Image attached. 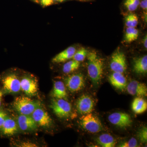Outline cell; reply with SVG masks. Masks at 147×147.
Wrapping results in <instances>:
<instances>
[{
  "instance_id": "obj_12",
  "label": "cell",
  "mask_w": 147,
  "mask_h": 147,
  "mask_svg": "<svg viewBox=\"0 0 147 147\" xmlns=\"http://www.w3.org/2000/svg\"><path fill=\"white\" fill-rule=\"evenodd\" d=\"M127 90L129 94L138 97H144L147 96V87L144 83L137 81H132L127 85Z\"/></svg>"
},
{
  "instance_id": "obj_32",
  "label": "cell",
  "mask_w": 147,
  "mask_h": 147,
  "mask_svg": "<svg viewBox=\"0 0 147 147\" xmlns=\"http://www.w3.org/2000/svg\"><path fill=\"white\" fill-rule=\"evenodd\" d=\"M144 45L146 49L147 48V36L146 35L144 39Z\"/></svg>"
},
{
  "instance_id": "obj_33",
  "label": "cell",
  "mask_w": 147,
  "mask_h": 147,
  "mask_svg": "<svg viewBox=\"0 0 147 147\" xmlns=\"http://www.w3.org/2000/svg\"><path fill=\"white\" fill-rule=\"evenodd\" d=\"M3 96V92L1 90H0V107L1 105L2 101V98Z\"/></svg>"
},
{
  "instance_id": "obj_14",
  "label": "cell",
  "mask_w": 147,
  "mask_h": 147,
  "mask_svg": "<svg viewBox=\"0 0 147 147\" xmlns=\"http://www.w3.org/2000/svg\"><path fill=\"white\" fill-rule=\"evenodd\" d=\"M0 131L3 135L5 136L14 135L18 131L17 123L13 119L7 117L0 127Z\"/></svg>"
},
{
  "instance_id": "obj_15",
  "label": "cell",
  "mask_w": 147,
  "mask_h": 147,
  "mask_svg": "<svg viewBox=\"0 0 147 147\" xmlns=\"http://www.w3.org/2000/svg\"><path fill=\"white\" fill-rule=\"evenodd\" d=\"M109 80L112 86L121 90H123L127 85L126 78L122 73L113 72L109 76Z\"/></svg>"
},
{
  "instance_id": "obj_4",
  "label": "cell",
  "mask_w": 147,
  "mask_h": 147,
  "mask_svg": "<svg viewBox=\"0 0 147 147\" xmlns=\"http://www.w3.org/2000/svg\"><path fill=\"white\" fill-rule=\"evenodd\" d=\"M50 107L54 114L60 118H68L71 113V103L64 99L53 98L50 102Z\"/></svg>"
},
{
  "instance_id": "obj_13",
  "label": "cell",
  "mask_w": 147,
  "mask_h": 147,
  "mask_svg": "<svg viewBox=\"0 0 147 147\" xmlns=\"http://www.w3.org/2000/svg\"><path fill=\"white\" fill-rule=\"evenodd\" d=\"M17 123L19 128L24 131H31L36 129L37 124L30 115H20L17 119Z\"/></svg>"
},
{
  "instance_id": "obj_31",
  "label": "cell",
  "mask_w": 147,
  "mask_h": 147,
  "mask_svg": "<svg viewBox=\"0 0 147 147\" xmlns=\"http://www.w3.org/2000/svg\"><path fill=\"white\" fill-rule=\"evenodd\" d=\"M131 3L136 8H138L140 4V0H127Z\"/></svg>"
},
{
  "instance_id": "obj_5",
  "label": "cell",
  "mask_w": 147,
  "mask_h": 147,
  "mask_svg": "<svg viewBox=\"0 0 147 147\" xmlns=\"http://www.w3.org/2000/svg\"><path fill=\"white\" fill-rule=\"evenodd\" d=\"M110 67L113 72L123 73L127 69L126 57L123 52L117 50L112 55Z\"/></svg>"
},
{
  "instance_id": "obj_25",
  "label": "cell",
  "mask_w": 147,
  "mask_h": 147,
  "mask_svg": "<svg viewBox=\"0 0 147 147\" xmlns=\"http://www.w3.org/2000/svg\"><path fill=\"white\" fill-rule=\"evenodd\" d=\"M121 147H138V142L135 138H131L128 141L122 143L119 146Z\"/></svg>"
},
{
  "instance_id": "obj_23",
  "label": "cell",
  "mask_w": 147,
  "mask_h": 147,
  "mask_svg": "<svg viewBox=\"0 0 147 147\" xmlns=\"http://www.w3.org/2000/svg\"><path fill=\"white\" fill-rule=\"evenodd\" d=\"M88 54V52L86 49L82 47L77 52L76 51L72 59L74 60L81 62L85 59Z\"/></svg>"
},
{
  "instance_id": "obj_20",
  "label": "cell",
  "mask_w": 147,
  "mask_h": 147,
  "mask_svg": "<svg viewBox=\"0 0 147 147\" xmlns=\"http://www.w3.org/2000/svg\"><path fill=\"white\" fill-rule=\"evenodd\" d=\"M98 144L103 147H114L116 144V141L111 134L105 133L100 134L97 139Z\"/></svg>"
},
{
  "instance_id": "obj_9",
  "label": "cell",
  "mask_w": 147,
  "mask_h": 147,
  "mask_svg": "<svg viewBox=\"0 0 147 147\" xmlns=\"http://www.w3.org/2000/svg\"><path fill=\"white\" fill-rule=\"evenodd\" d=\"M94 104L93 99L91 96L84 94L79 97L76 101V110L81 115H86L92 112Z\"/></svg>"
},
{
  "instance_id": "obj_3",
  "label": "cell",
  "mask_w": 147,
  "mask_h": 147,
  "mask_svg": "<svg viewBox=\"0 0 147 147\" xmlns=\"http://www.w3.org/2000/svg\"><path fill=\"white\" fill-rule=\"evenodd\" d=\"M79 123L82 128L90 133H98L103 130L100 119L92 113L81 117Z\"/></svg>"
},
{
  "instance_id": "obj_10",
  "label": "cell",
  "mask_w": 147,
  "mask_h": 147,
  "mask_svg": "<svg viewBox=\"0 0 147 147\" xmlns=\"http://www.w3.org/2000/svg\"><path fill=\"white\" fill-rule=\"evenodd\" d=\"M32 117L38 125L48 128L52 125L53 121L48 113L41 107L37 108L32 113Z\"/></svg>"
},
{
  "instance_id": "obj_22",
  "label": "cell",
  "mask_w": 147,
  "mask_h": 147,
  "mask_svg": "<svg viewBox=\"0 0 147 147\" xmlns=\"http://www.w3.org/2000/svg\"><path fill=\"white\" fill-rule=\"evenodd\" d=\"M80 65V62L74 60L69 61L64 65L63 71L65 74L71 73L78 69Z\"/></svg>"
},
{
  "instance_id": "obj_11",
  "label": "cell",
  "mask_w": 147,
  "mask_h": 147,
  "mask_svg": "<svg viewBox=\"0 0 147 147\" xmlns=\"http://www.w3.org/2000/svg\"><path fill=\"white\" fill-rule=\"evenodd\" d=\"M21 90L29 96L36 94L38 90V86L36 80L31 77H24L21 81Z\"/></svg>"
},
{
  "instance_id": "obj_8",
  "label": "cell",
  "mask_w": 147,
  "mask_h": 147,
  "mask_svg": "<svg viewBox=\"0 0 147 147\" xmlns=\"http://www.w3.org/2000/svg\"><path fill=\"white\" fill-rule=\"evenodd\" d=\"M66 86L71 92L79 91L85 87L84 76L81 73L69 76L65 79Z\"/></svg>"
},
{
  "instance_id": "obj_2",
  "label": "cell",
  "mask_w": 147,
  "mask_h": 147,
  "mask_svg": "<svg viewBox=\"0 0 147 147\" xmlns=\"http://www.w3.org/2000/svg\"><path fill=\"white\" fill-rule=\"evenodd\" d=\"M13 106L20 115H30L36 109L40 107V103L30 97L20 96L15 98Z\"/></svg>"
},
{
  "instance_id": "obj_30",
  "label": "cell",
  "mask_w": 147,
  "mask_h": 147,
  "mask_svg": "<svg viewBox=\"0 0 147 147\" xmlns=\"http://www.w3.org/2000/svg\"><path fill=\"white\" fill-rule=\"evenodd\" d=\"M139 5L141 6V8L143 9L144 10L147 11V0H142L140 1Z\"/></svg>"
},
{
  "instance_id": "obj_36",
  "label": "cell",
  "mask_w": 147,
  "mask_h": 147,
  "mask_svg": "<svg viewBox=\"0 0 147 147\" xmlns=\"http://www.w3.org/2000/svg\"><path fill=\"white\" fill-rule=\"evenodd\" d=\"M78 1H90V0H78Z\"/></svg>"
},
{
  "instance_id": "obj_27",
  "label": "cell",
  "mask_w": 147,
  "mask_h": 147,
  "mask_svg": "<svg viewBox=\"0 0 147 147\" xmlns=\"http://www.w3.org/2000/svg\"><path fill=\"white\" fill-rule=\"evenodd\" d=\"M7 115L5 112L3 110H0V127H1Z\"/></svg>"
},
{
  "instance_id": "obj_16",
  "label": "cell",
  "mask_w": 147,
  "mask_h": 147,
  "mask_svg": "<svg viewBox=\"0 0 147 147\" xmlns=\"http://www.w3.org/2000/svg\"><path fill=\"white\" fill-rule=\"evenodd\" d=\"M76 51L75 47L70 46L56 55L52 59V62L54 63H59L72 59Z\"/></svg>"
},
{
  "instance_id": "obj_34",
  "label": "cell",
  "mask_w": 147,
  "mask_h": 147,
  "mask_svg": "<svg viewBox=\"0 0 147 147\" xmlns=\"http://www.w3.org/2000/svg\"><path fill=\"white\" fill-rule=\"evenodd\" d=\"M53 1H54L57 2L62 3L65 1V0H53Z\"/></svg>"
},
{
  "instance_id": "obj_29",
  "label": "cell",
  "mask_w": 147,
  "mask_h": 147,
  "mask_svg": "<svg viewBox=\"0 0 147 147\" xmlns=\"http://www.w3.org/2000/svg\"><path fill=\"white\" fill-rule=\"evenodd\" d=\"M20 147H37V146L34 143H32V142H24L21 143L19 145Z\"/></svg>"
},
{
  "instance_id": "obj_7",
  "label": "cell",
  "mask_w": 147,
  "mask_h": 147,
  "mask_svg": "<svg viewBox=\"0 0 147 147\" xmlns=\"http://www.w3.org/2000/svg\"><path fill=\"white\" fill-rule=\"evenodd\" d=\"M2 82L4 90L7 92L15 93L21 90L20 80L14 74L6 75L3 78Z\"/></svg>"
},
{
  "instance_id": "obj_19",
  "label": "cell",
  "mask_w": 147,
  "mask_h": 147,
  "mask_svg": "<svg viewBox=\"0 0 147 147\" xmlns=\"http://www.w3.org/2000/svg\"><path fill=\"white\" fill-rule=\"evenodd\" d=\"M133 69L136 73L139 74H144L147 71V56L136 59L134 61Z\"/></svg>"
},
{
  "instance_id": "obj_1",
  "label": "cell",
  "mask_w": 147,
  "mask_h": 147,
  "mask_svg": "<svg viewBox=\"0 0 147 147\" xmlns=\"http://www.w3.org/2000/svg\"><path fill=\"white\" fill-rule=\"evenodd\" d=\"M88 74L93 84L98 85L101 82L103 74V60L94 51L88 54Z\"/></svg>"
},
{
  "instance_id": "obj_6",
  "label": "cell",
  "mask_w": 147,
  "mask_h": 147,
  "mask_svg": "<svg viewBox=\"0 0 147 147\" xmlns=\"http://www.w3.org/2000/svg\"><path fill=\"white\" fill-rule=\"evenodd\" d=\"M108 119L111 123L121 128H126L131 125V117L126 113L116 112L109 115Z\"/></svg>"
},
{
  "instance_id": "obj_35",
  "label": "cell",
  "mask_w": 147,
  "mask_h": 147,
  "mask_svg": "<svg viewBox=\"0 0 147 147\" xmlns=\"http://www.w3.org/2000/svg\"><path fill=\"white\" fill-rule=\"evenodd\" d=\"M32 1H33L34 2L37 3H39V0H32Z\"/></svg>"
},
{
  "instance_id": "obj_21",
  "label": "cell",
  "mask_w": 147,
  "mask_h": 147,
  "mask_svg": "<svg viewBox=\"0 0 147 147\" xmlns=\"http://www.w3.org/2000/svg\"><path fill=\"white\" fill-rule=\"evenodd\" d=\"M139 31L133 27H127L125 36V40L127 42H131L137 39Z\"/></svg>"
},
{
  "instance_id": "obj_26",
  "label": "cell",
  "mask_w": 147,
  "mask_h": 147,
  "mask_svg": "<svg viewBox=\"0 0 147 147\" xmlns=\"http://www.w3.org/2000/svg\"><path fill=\"white\" fill-rule=\"evenodd\" d=\"M129 15L131 21V27L135 28L138 24V18L137 15L134 13H131Z\"/></svg>"
},
{
  "instance_id": "obj_24",
  "label": "cell",
  "mask_w": 147,
  "mask_h": 147,
  "mask_svg": "<svg viewBox=\"0 0 147 147\" xmlns=\"http://www.w3.org/2000/svg\"><path fill=\"white\" fill-rule=\"evenodd\" d=\"M138 137L141 142L146 143L147 142V128L146 127H144L139 130L138 133Z\"/></svg>"
},
{
  "instance_id": "obj_17",
  "label": "cell",
  "mask_w": 147,
  "mask_h": 147,
  "mask_svg": "<svg viewBox=\"0 0 147 147\" xmlns=\"http://www.w3.org/2000/svg\"><path fill=\"white\" fill-rule=\"evenodd\" d=\"M52 96L54 98H61L67 100L68 95L65 85L63 82L61 81L55 82L52 92Z\"/></svg>"
},
{
  "instance_id": "obj_28",
  "label": "cell",
  "mask_w": 147,
  "mask_h": 147,
  "mask_svg": "<svg viewBox=\"0 0 147 147\" xmlns=\"http://www.w3.org/2000/svg\"><path fill=\"white\" fill-rule=\"evenodd\" d=\"M53 0H40V3L43 7L50 6L54 3Z\"/></svg>"
},
{
  "instance_id": "obj_18",
  "label": "cell",
  "mask_w": 147,
  "mask_h": 147,
  "mask_svg": "<svg viewBox=\"0 0 147 147\" xmlns=\"http://www.w3.org/2000/svg\"><path fill=\"white\" fill-rule=\"evenodd\" d=\"M131 108L133 112L136 114H142L146 111L147 101L142 97H136L132 101Z\"/></svg>"
}]
</instances>
